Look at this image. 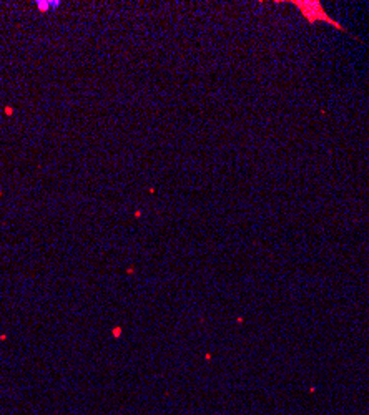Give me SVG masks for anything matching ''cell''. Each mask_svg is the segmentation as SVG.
<instances>
[{
  "label": "cell",
  "mask_w": 369,
  "mask_h": 415,
  "mask_svg": "<svg viewBox=\"0 0 369 415\" xmlns=\"http://www.w3.org/2000/svg\"><path fill=\"white\" fill-rule=\"evenodd\" d=\"M293 6L301 12V15L308 20V23H316V22H324V23H330V26L336 27L338 30L346 32V34H350V32L346 30L343 26H339L338 22H335L330 15L326 14L323 9L321 2H313V0H295Z\"/></svg>",
  "instance_id": "cell-1"
}]
</instances>
